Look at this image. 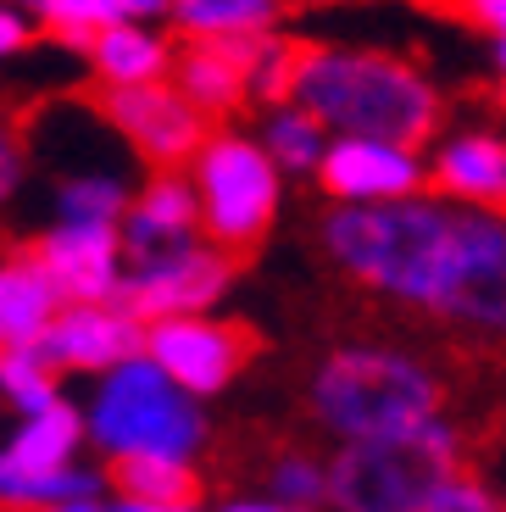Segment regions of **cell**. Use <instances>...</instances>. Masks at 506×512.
<instances>
[{"label":"cell","instance_id":"cell-1","mask_svg":"<svg viewBox=\"0 0 506 512\" xmlns=\"http://www.w3.org/2000/svg\"><path fill=\"white\" fill-rule=\"evenodd\" d=\"M295 106H306L334 140H379L401 151H423L445 112L440 90L412 62L356 45H306Z\"/></svg>","mask_w":506,"mask_h":512},{"label":"cell","instance_id":"cell-2","mask_svg":"<svg viewBox=\"0 0 506 512\" xmlns=\"http://www.w3.org/2000/svg\"><path fill=\"white\" fill-rule=\"evenodd\" d=\"M312 412L340 435V446L418 435L429 418H445V384L423 357L401 346H340L312 373Z\"/></svg>","mask_w":506,"mask_h":512},{"label":"cell","instance_id":"cell-3","mask_svg":"<svg viewBox=\"0 0 506 512\" xmlns=\"http://www.w3.org/2000/svg\"><path fill=\"white\" fill-rule=\"evenodd\" d=\"M445 229H451L445 195H412L395 206H329L323 212V251L362 290L423 312Z\"/></svg>","mask_w":506,"mask_h":512},{"label":"cell","instance_id":"cell-4","mask_svg":"<svg viewBox=\"0 0 506 512\" xmlns=\"http://www.w3.org/2000/svg\"><path fill=\"white\" fill-rule=\"evenodd\" d=\"M89 446L106 462L128 457H173L190 462L206 446V418L151 357H134L123 368H112L106 379H95L84 401Z\"/></svg>","mask_w":506,"mask_h":512},{"label":"cell","instance_id":"cell-5","mask_svg":"<svg viewBox=\"0 0 506 512\" xmlns=\"http://www.w3.org/2000/svg\"><path fill=\"white\" fill-rule=\"evenodd\" d=\"M462 435L451 418H429L418 435L362 440L329 457V512H423L456 474Z\"/></svg>","mask_w":506,"mask_h":512},{"label":"cell","instance_id":"cell-6","mask_svg":"<svg viewBox=\"0 0 506 512\" xmlns=\"http://www.w3.org/2000/svg\"><path fill=\"white\" fill-rule=\"evenodd\" d=\"M423 312L456 329L506 340V218L451 201V229L440 240Z\"/></svg>","mask_w":506,"mask_h":512},{"label":"cell","instance_id":"cell-7","mask_svg":"<svg viewBox=\"0 0 506 512\" xmlns=\"http://www.w3.org/2000/svg\"><path fill=\"white\" fill-rule=\"evenodd\" d=\"M195 195H201V223L206 240L223 245L228 256H245L251 245H262V234L279 218L284 173L273 167V156L262 151V140L217 128L201 145V156L190 162Z\"/></svg>","mask_w":506,"mask_h":512},{"label":"cell","instance_id":"cell-8","mask_svg":"<svg viewBox=\"0 0 506 512\" xmlns=\"http://www.w3.org/2000/svg\"><path fill=\"white\" fill-rule=\"evenodd\" d=\"M106 128L128 151L140 156L151 173H178L184 162L201 156V145L212 140L206 117L195 112L173 84H145V90H101L95 95Z\"/></svg>","mask_w":506,"mask_h":512},{"label":"cell","instance_id":"cell-9","mask_svg":"<svg viewBox=\"0 0 506 512\" xmlns=\"http://www.w3.org/2000/svg\"><path fill=\"white\" fill-rule=\"evenodd\" d=\"M234 268H240V256H228L223 245H212V240H195V245H184V251L162 256V262L128 268L117 307H128L145 329H151V323H167V318H206V307L228 290Z\"/></svg>","mask_w":506,"mask_h":512},{"label":"cell","instance_id":"cell-10","mask_svg":"<svg viewBox=\"0 0 506 512\" xmlns=\"http://www.w3.org/2000/svg\"><path fill=\"white\" fill-rule=\"evenodd\" d=\"M256 340L245 323H223V318H167L145 329V357L167 373L190 401L217 396L240 379V368L251 362Z\"/></svg>","mask_w":506,"mask_h":512},{"label":"cell","instance_id":"cell-11","mask_svg":"<svg viewBox=\"0 0 506 512\" xmlns=\"http://www.w3.org/2000/svg\"><path fill=\"white\" fill-rule=\"evenodd\" d=\"M39 268L51 273L67 307H112L123 295L128 256H123V229L106 223H51L28 245Z\"/></svg>","mask_w":506,"mask_h":512},{"label":"cell","instance_id":"cell-12","mask_svg":"<svg viewBox=\"0 0 506 512\" xmlns=\"http://www.w3.org/2000/svg\"><path fill=\"white\" fill-rule=\"evenodd\" d=\"M317 184H323V195H334V206H395L423 195L429 167L418 151H401V145L334 140L317 167Z\"/></svg>","mask_w":506,"mask_h":512},{"label":"cell","instance_id":"cell-13","mask_svg":"<svg viewBox=\"0 0 506 512\" xmlns=\"http://www.w3.org/2000/svg\"><path fill=\"white\" fill-rule=\"evenodd\" d=\"M34 351L56 373H101L106 379L112 368L145 357V323L117 301L112 307H67Z\"/></svg>","mask_w":506,"mask_h":512},{"label":"cell","instance_id":"cell-14","mask_svg":"<svg viewBox=\"0 0 506 512\" xmlns=\"http://www.w3.org/2000/svg\"><path fill=\"white\" fill-rule=\"evenodd\" d=\"M201 234L206 223H201L195 179L190 173H151L123 218V256L128 268H145V262H162V256L195 245Z\"/></svg>","mask_w":506,"mask_h":512},{"label":"cell","instance_id":"cell-15","mask_svg":"<svg viewBox=\"0 0 506 512\" xmlns=\"http://www.w3.org/2000/svg\"><path fill=\"white\" fill-rule=\"evenodd\" d=\"M251 67H256V39H184L173 90L201 117H228L251 101Z\"/></svg>","mask_w":506,"mask_h":512},{"label":"cell","instance_id":"cell-16","mask_svg":"<svg viewBox=\"0 0 506 512\" xmlns=\"http://www.w3.org/2000/svg\"><path fill=\"white\" fill-rule=\"evenodd\" d=\"M429 179L445 201L479 206V212H501L506 218V134L462 128V134L440 140Z\"/></svg>","mask_w":506,"mask_h":512},{"label":"cell","instance_id":"cell-17","mask_svg":"<svg viewBox=\"0 0 506 512\" xmlns=\"http://www.w3.org/2000/svg\"><path fill=\"white\" fill-rule=\"evenodd\" d=\"M84 440H89L84 407L67 401V396L56 401V407L34 412V418H17V429L6 435V451H0V490L73 468V457H78Z\"/></svg>","mask_w":506,"mask_h":512},{"label":"cell","instance_id":"cell-18","mask_svg":"<svg viewBox=\"0 0 506 512\" xmlns=\"http://www.w3.org/2000/svg\"><path fill=\"white\" fill-rule=\"evenodd\" d=\"M62 312H67L62 290L28 256V245L6 256V268H0V351H34L56 329Z\"/></svg>","mask_w":506,"mask_h":512},{"label":"cell","instance_id":"cell-19","mask_svg":"<svg viewBox=\"0 0 506 512\" xmlns=\"http://www.w3.org/2000/svg\"><path fill=\"white\" fill-rule=\"evenodd\" d=\"M178 45L145 23H117L89 45V73L101 90H145V84H173Z\"/></svg>","mask_w":506,"mask_h":512},{"label":"cell","instance_id":"cell-20","mask_svg":"<svg viewBox=\"0 0 506 512\" xmlns=\"http://www.w3.org/2000/svg\"><path fill=\"white\" fill-rule=\"evenodd\" d=\"M184 39H262L279 23V0H173Z\"/></svg>","mask_w":506,"mask_h":512},{"label":"cell","instance_id":"cell-21","mask_svg":"<svg viewBox=\"0 0 506 512\" xmlns=\"http://www.w3.org/2000/svg\"><path fill=\"white\" fill-rule=\"evenodd\" d=\"M112 490L145 507H201V474L173 457H128L112 462Z\"/></svg>","mask_w":506,"mask_h":512},{"label":"cell","instance_id":"cell-22","mask_svg":"<svg viewBox=\"0 0 506 512\" xmlns=\"http://www.w3.org/2000/svg\"><path fill=\"white\" fill-rule=\"evenodd\" d=\"M262 151L273 156V167L279 173H317L323 167V156H329L334 134L323 123H317L306 106H273V112H262Z\"/></svg>","mask_w":506,"mask_h":512},{"label":"cell","instance_id":"cell-23","mask_svg":"<svg viewBox=\"0 0 506 512\" xmlns=\"http://www.w3.org/2000/svg\"><path fill=\"white\" fill-rule=\"evenodd\" d=\"M123 173H106V167H89V173H67L56 184V223H106V229H123L128 206H134Z\"/></svg>","mask_w":506,"mask_h":512},{"label":"cell","instance_id":"cell-24","mask_svg":"<svg viewBox=\"0 0 506 512\" xmlns=\"http://www.w3.org/2000/svg\"><path fill=\"white\" fill-rule=\"evenodd\" d=\"M17 6L39 23V34H51L62 51H84V56L106 28H117L112 0H17Z\"/></svg>","mask_w":506,"mask_h":512},{"label":"cell","instance_id":"cell-25","mask_svg":"<svg viewBox=\"0 0 506 512\" xmlns=\"http://www.w3.org/2000/svg\"><path fill=\"white\" fill-rule=\"evenodd\" d=\"M106 485L112 474L101 468H62V474H45V479H28V485H6L0 501L12 512H51V507H73V501H106Z\"/></svg>","mask_w":506,"mask_h":512},{"label":"cell","instance_id":"cell-26","mask_svg":"<svg viewBox=\"0 0 506 512\" xmlns=\"http://www.w3.org/2000/svg\"><path fill=\"white\" fill-rule=\"evenodd\" d=\"M267 496L290 512H329V462L306 457V451H284L267 468Z\"/></svg>","mask_w":506,"mask_h":512},{"label":"cell","instance_id":"cell-27","mask_svg":"<svg viewBox=\"0 0 506 512\" xmlns=\"http://www.w3.org/2000/svg\"><path fill=\"white\" fill-rule=\"evenodd\" d=\"M0 396L17 407V418H34V412L62 401L56 368L39 357V351H0Z\"/></svg>","mask_w":506,"mask_h":512},{"label":"cell","instance_id":"cell-28","mask_svg":"<svg viewBox=\"0 0 506 512\" xmlns=\"http://www.w3.org/2000/svg\"><path fill=\"white\" fill-rule=\"evenodd\" d=\"M301 51L306 45H295V39L284 34H267L256 39V67H251V101L256 106H290L295 101V73H301Z\"/></svg>","mask_w":506,"mask_h":512},{"label":"cell","instance_id":"cell-29","mask_svg":"<svg viewBox=\"0 0 506 512\" xmlns=\"http://www.w3.org/2000/svg\"><path fill=\"white\" fill-rule=\"evenodd\" d=\"M423 512H506V501L495 496L484 479H468V474H451L440 490L429 496Z\"/></svg>","mask_w":506,"mask_h":512},{"label":"cell","instance_id":"cell-30","mask_svg":"<svg viewBox=\"0 0 506 512\" xmlns=\"http://www.w3.org/2000/svg\"><path fill=\"white\" fill-rule=\"evenodd\" d=\"M462 23H473V28H484V34H495V39H506V0H445Z\"/></svg>","mask_w":506,"mask_h":512},{"label":"cell","instance_id":"cell-31","mask_svg":"<svg viewBox=\"0 0 506 512\" xmlns=\"http://www.w3.org/2000/svg\"><path fill=\"white\" fill-rule=\"evenodd\" d=\"M34 34H39V23L17 6V0H6V6H0V51H6V56L28 51V39H34Z\"/></svg>","mask_w":506,"mask_h":512},{"label":"cell","instance_id":"cell-32","mask_svg":"<svg viewBox=\"0 0 506 512\" xmlns=\"http://www.w3.org/2000/svg\"><path fill=\"white\" fill-rule=\"evenodd\" d=\"M117 23H151V17H167L173 0H112Z\"/></svg>","mask_w":506,"mask_h":512},{"label":"cell","instance_id":"cell-33","mask_svg":"<svg viewBox=\"0 0 506 512\" xmlns=\"http://www.w3.org/2000/svg\"><path fill=\"white\" fill-rule=\"evenodd\" d=\"M17 184H23V145L6 140L0 145V195H17Z\"/></svg>","mask_w":506,"mask_h":512},{"label":"cell","instance_id":"cell-34","mask_svg":"<svg viewBox=\"0 0 506 512\" xmlns=\"http://www.w3.org/2000/svg\"><path fill=\"white\" fill-rule=\"evenodd\" d=\"M106 507L112 512H201V507H145V501H128V496H112Z\"/></svg>","mask_w":506,"mask_h":512},{"label":"cell","instance_id":"cell-35","mask_svg":"<svg viewBox=\"0 0 506 512\" xmlns=\"http://www.w3.org/2000/svg\"><path fill=\"white\" fill-rule=\"evenodd\" d=\"M217 512H290V507H279L273 496H262V501L245 496V501H228V507H217Z\"/></svg>","mask_w":506,"mask_h":512},{"label":"cell","instance_id":"cell-36","mask_svg":"<svg viewBox=\"0 0 506 512\" xmlns=\"http://www.w3.org/2000/svg\"><path fill=\"white\" fill-rule=\"evenodd\" d=\"M51 512H112L106 501H73V507H51Z\"/></svg>","mask_w":506,"mask_h":512},{"label":"cell","instance_id":"cell-37","mask_svg":"<svg viewBox=\"0 0 506 512\" xmlns=\"http://www.w3.org/2000/svg\"><path fill=\"white\" fill-rule=\"evenodd\" d=\"M495 73H501V84H506V39H495Z\"/></svg>","mask_w":506,"mask_h":512}]
</instances>
